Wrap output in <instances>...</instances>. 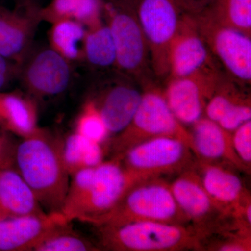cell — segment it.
<instances>
[{
    "instance_id": "6da1fadb",
    "label": "cell",
    "mask_w": 251,
    "mask_h": 251,
    "mask_svg": "<svg viewBox=\"0 0 251 251\" xmlns=\"http://www.w3.org/2000/svg\"><path fill=\"white\" fill-rule=\"evenodd\" d=\"M62 140L40 128L23 138L13 151V166L49 214L61 213L70 182L63 160Z\"/></svg>"
},
{
    "instance_id": "7a4b0ae2",
    "label": "cell",
    "mask_w": 251,
    "mask_h": 251,
    "mask_svg": "<svg viewBox=\"0 0 251 251\" xmlns=\"http://www.w3.org/2000/svg\"><path fill=\"white\" fill-rule=\"evenodd\" d=\"M61 214L74 220L98 226L121 201L133 185L140 182L113 157L94 168L71 175Z\"/></svg>"
},
{
    "instance_id": "3957f363",
    "label": "cell",
    "mask_w": 251,
    "mask_h": 251,
    "mask_svg": "<svg viewBox=\"0 0 251 251\" xmlns=\"http://www.w3.org/2000/svg\"><path fill=\"white\" fill-rule=\"evenodd\" d=\"M102 249L114 251L201 250L202 238L190 226L137 221L118 226H97Z\"/></svg>"
},
{
    "instance_id": "277c9868",
    "label": "cell",
    "mask_w": 251,
    "mask_h": 251,
    "mask_svg": "<svg viewBox=\"0 0 251 251\" xmlns=\"http://www.w3.org/2000/svg\"><path fill=\"white\" fill-rule=\"evenodd\" d=\"M145 85L141 101L131 122L110 139L112 158H120L135 145L159 137L182 140L193 151L191 131L171 111L163 90L148 82Z\"/></svg>"
},
{
    "instance_id": "5b68a950",
    "label": "cell",
    "mask_w": 251,
    "mask_h": 251,
    "mask_svg": "<svg viewBox=\"0 0 251 251\" xmlns=\"http://www.w3.org/2000/svg\"><path fill=\"white\" fill-rule=\"evenodd\" d=\"M137 221L191 224L175 201L170 183L160 177L133 185L97 226H118Z\"/></svg>"
},
{
    "instance_id": "8992f818",
    "label": "cell",
    "mask_w": 251,
    "mask_h": 251,
    "mask_svg": "<svg viewBox=\"0 0 251 251\" xmlns=\"http://www.w3.org/2000/svg\"><path fill=\"white\" fill-rule=\"evenodd\" d=\"M103 16L115 44V67L125 75L145 80L150 50L133 5L104 3Z\"/></svg>"
},
{
    "instance_id": "52a82bcc",
    "label": "cell",
    "mask_w": 251,
    "mask_h": 251,
    "mask_svg": "<svg viewBox=\"0 0 251 251\" xmlns=\"http://www.w3.org/2000/svg\"><path fill=\"white\" fill-rule=\"evenodd\" d=\"M194 156L182 140L159 137L135 145L120 158L128 173L143 181L162 175L179 174L195 164Z\"/></svg>"
},
{
    "instance_id": "ba28073f",
    "label": "cell",
    "mask_w": 251,
    "mask_h": 251,
    "mask_svg": "<svg viewBox=\"0 0 251 251\" xmlns=\"http://www.w3.org/2000/svg\"><path fill=\"white\" fill-rule=\"evenodd\" d=\"M135 14L150 50L155 75L168 76V54L184 11L179 0H136Z\"/></svg>"
},
{
    "instance_id": "9c48e42d",
    "label": "cell",
    "mask_w": 251,
    "mask_h": 251,
    "mask_svg": "<svg viewBox=\"0 0 251 251\" xmlns=\"http://www.w3.org/2000/svg\"><path fill=\"white\" fill-rule=\"evenodd\" d=\"M170 183L172 193L191 226L202 238L229 227L227 221L233 216L206 192L195 164L178 174Z\"/></svg>"
},
{
    "instance_id": "30bf717a",
    "label": "cell",
    "mask_w": 251,
    "mask_h": 251,
    "mask_svg": "<svg viewBox=\"0 0 251 251\" xmlns=\"http://www.w3.org/2000/svg\"><path fill=\"white\" fill-rule=\"evenodd\" d=\"M193 16L209 52L234 80L250 85L251 36L216 22L205 10Z\"/></svg>"
},
{
    "instance_id": "8fae6325",
    "label": "cell",
    "mask_w": 251,
    "mask_h": 251,
    "mask_svg": "<svg viewBox=\"0 0 251 251\" xmlns=\"http://www.w3.org/2000/svg\"><path fill=\"white\" fill-rule=\"evenodd\" d=\"M18 77L32 97H56L64 93L70 85L72 63L50 46L32 47L18 64Z\"/></svg>"
},
{
    "instance_id": "7c38bea8",
    "label": "cell",
    "mask_w": 251,
    "mask_h": 251,
    "mask_svg": "<svg viewBox=\"0 0 251 251\" xmlns=\"http://www.w3.org/2000/svg\"><path fill=\"white\" fill-rule=\"evenodd\" d=\"M221 77L212 63L191 75L169 77L163 95L182 125H193L204 116L206 104L215 92Z\"/></svg>"
},
{
    "instance_id": "4fadbf2b",
    "label": "cell",
    "mask_w": 251,
    "mask_h": 251,
    "mask_svg": "<svg viewBox=\"0 0 251 251\" xmlns=\"http://www.w3.org/2000/svg\"><path fill=\"white\" fill-rule=\"evenodd\" d=\"M212 63L196 18L184 12L170 46L168 77L186 76Z\"/></svg>"
},
{
    "instance_id": "5bb4252c",
    "label": "cell",
    "mask_w": 251,
    "mask_h": 251,
    "mask_svg": "<svg viewBox=\"0 0 251 251\" xmlns=\"http://www.w3.org/2000/svg\"><path fill=\"white\" fill-rule=\"evenodd\" d=\"M41 21L39 9L34 6L22 11L0 6V54L21 64L33 47L36 27Z\"/></svg>"
},
{
    "instance_id": "9a60e30c",
    "label": "cell",
    "mask_w": 251,
    "mask_h": 251,
    "mask_svg": "<svg viewBox=\"0 0 251 251\" xmlns=\"http://www.w3.org/2000/svg\"><path fill=\"white\" fill-rule=\"evenodd\" d=\"M195 167L209 196L234 217L241 219L244 207L251 200L240 178L215 163L196 159Z\"/></svg>"
},
{
    "instance_id": "2e32d148",
    "label": "cell",
    "mask_w": 251,
    "mask_h": 251,
    "mask_svg": "<svg viewBox=\"0 0 251 251\" xmlns=\"http://www.w3.org/2000/svg\"><path fill=\"white\" fill-rule=\"evenodd\" d=\"M192 126L193 152L196 159L214 163L223 162L250 173L234 151L231 132L205 116Z\"/></svg>"
},
{
    "instance_id": "e0dca14e",
    "label": "cell",
    "mask_w": 251,
    "mask_h": 251,
    "mask_svg": "<svg viewBox=\"0 0 251 251\" xmlns=\"http://www.w3.org/2000/svg\"><path fill=\"white\" fill-rule=\"evenodd\" d=\"M237 83L221 75L204 110V116L231 133L251 120V97Z\"/></svg>"
},
{
    "instance_id": "ac0fdd59",
    "label": "cell",
    "mask_w": 251,
    "mask_h": 251,
    "mask_svg": "<svg viewBox=\"0 0 251 251\" xmlns=\"http://www.w3.org/2000/svg\"><path fill=\"white\" fill-rule=\"evenodd\" d=\"M65 218L61 213L0 219V251H33L50 229Z\"/></svg>"
},
{
    "instance_id": "d6986e66",
    "label": "cell",
    "mask_w": 251,
    "mask_h": 251,
    "mask_svg": "<svg viewBox=\"0 0 251 251\" xmlns=\"http://www.w3.org/2000/svg\"><path fill=\"white\" fill-rule=\"evenodd\" d=\"M143 92L125 82L109 87L98 100H93L98 108L110 135H116L129 125L138 110Z\"/></svg>"
},
{
    "instance_id": "ffe728a7",
    "label": "cell",
    "mask_w": 251,
    "mask_h": 251,
    "mask_svg": "<svg viewBox=\"0 0 251 251\" xmlns=\"http://www.w3.org/2000/svg\"><path fill=\"white\" fill-rule=\"evenodd\" d=\"M46 213L13 165L0 167V219Z\"/></svg>"
},
{
    "instance_id": "44dd1931",
    "label": "cell",
    "mask_w": 251,
    "mask_h": 251,
    "mask_svg": "<svg viewBox=\"0 0 251 251\" xmlns=\"http://www.w3.org/2000/svg\"><path fill=\"white\" fill-rule=\"evenodd\" d=\"M0 122L6 129L22 138L40 128L35 101L18 92H0Z\"/></svg>"
},
{
    "instance_id": "7402d4cb",
    "label": "cell",
    "mask_w": 251,
    "mask_h": 251,
    "mask_svg": "<svg viewBox=\"0 0 251 251\" xmlns=\"http://www.w3.org/2000/svg\"><path fill=\"white\" fill-rule=\"evenodd\" d=\"M102 0H52L39 9L41 21L50 24L60 20L72 19L89 28L103 22Z\"/></svg>"
},
{
    "instance_id": "603a6c76",
    "label": "cell",
    "mask_w": 251,
    "mask_h": 251,
    "mask_svg": "<svg viewBox=\"0 0 251 251\" xmlns=\"http://www.w3.org/2000/svg\"><path fill=\"white\" fill-rule=\"evenodd\" d=\"M50 46L69 62L83 60L87 27L72 19L60 20L51 24Z\"/></svg>"
},
{
    "instance_id": "cb8c5ba5",
    "label": "cell",
    "mask_w": 251,
    "mask_h": 251,
    "mask_svg": "<svg viewBox=\"0 0 251 251\" xmlns=\"http://www.w3.org/2000/svg\"><path fill=\"white\" fill-rule=\"evenodd\" d=\"M63 160L69 175L85 168H94L103 162L101 144L74 131L62 140Z\"/></svg>"
},
{
    "instance_id": "d4e9b609",
    "label": "cell",
    "mask_w": 251,
    "mask_h": 251,
    "mask_svg": "<svg viewBox=\"0 0 251 251\" xmlns=\"http://www.w3.org/2000/svg\"><path fill=\"white\" fill-rule=\"evenodd\" d=\"M83 60L97 68L115 67L116 52L111 31L106 23L87 28Z\"/></svg>"
},
{
    "instance_id": "484cf974",
    "label": "cell",
    "mask_w": 251,
    "mask_h": 251,
    "mask_svg": "<svg viewBox=\"0 0 251 251\" xmlns=\"http://www.w3.org/2000/svg\"><path fill=\"white\" fill-rule=\"evenodd\" d=\"M204 10L220 24L251 36V0H211Z\"/></svg>"
},
{
    "instance_id": "4316f807",
    "label": "cell",
    "mask_w": 251,
    "mask_h": 251,
    "mask_svg": "<svg viewBox=\"0 0 251 251\" xmlns=\"http://www.w3.org/2000/svg\"><path fill=\"white\" fill-rule=\"evenodd\" d=\"M70 222L62 220L52 227L34 247L35 251H99L92 243L75 232Z\"/></svg>"
},
{
    "instance_id": "83f0119b",
    "label": "cell",
    "mask_w": 251,
    "mask_h": 251,
    "mask_svg": "<svg viewBox=\"0 0 251 251\" xmlns=\"http://www.w3.org/2000/svg\"><path fill=\"white\" fill-rule=\"evenodd\" d=\"M75 132L100 144L109 139L108 128L93 100H87L77 117Z\"/></svg>"
},
{
    "instance_id": "f1b7e54d",
    "label": "cell",
    "mask_w": 251,
    "mask_h": 251,
    "mask_svg": "<svg viewBox=\"0 0 251 251\" xmlns=\"http://www.w3.org/2000/svg\"><path fill=\"white\" fill-rule=\"evenodd\" d=\"M232 137L234 151L244 166L251 172V120L234 130Z\"/></svg>"
},
{
    "instance_id": "f546056e",
    "label": "cell",
    "mask_w": 251,
    "mask_h": 251,
    "mask_svg": "<svg viewBox=\"0 0 251 251\" xmlns=\"http://www.w3.org/2000/svg\"><path fill=\"white\" fill-rule=\"evenodd\" d=\"M18 64L11 62L0 54V91L10 82L18 77Z\"/></svg>"
},
{
    "instance_id": "4dcf8cb0",
    "label": "cell",
    "mask_w": 251,
    "mask_h": 251,
    "mask_svg": "<svg viewBox=\"0 0 251 251\" xmlns=\"http://www.w3.org/2000/svg\"><path fill=\"white\" fill-rule=\"evenodd\" d=\"M211 0H179L180 4L184 12L198 14L210 4Z\"/></svg>"
}]
</instances>
